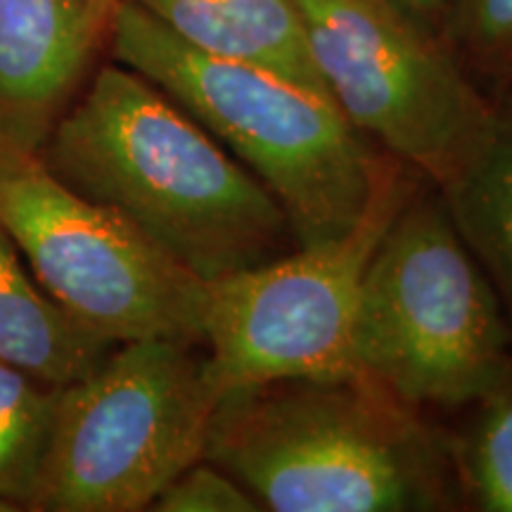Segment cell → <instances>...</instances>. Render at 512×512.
<instances>
[{
  "label": "cell",
  "mask_w": 512,
  "mask_h": 512,
  "mask_svg": "<svg viewBox=\"0 0 512 512\" xmlns=\"http://www.w3.org/2000/svg\"><path fill=\"white\" fill-rule=\"evenodd\" d=\"M38 155L67 188L114 211L204 283L299 249L264 183L121 64L100 69Z\"/></svg>",
  "instance_id": "obj_1"
},
{
  "label": "cell",
  "mask_w": 512,
  "mask_h": 512,
  "mask_svg": "<svg viewBox=\"0 0 512 512\" xmlns=\"http://www.w3.org/2000/svg\"><path fill=\"white\" fill-rule=\"evenodd\" d=\"M110 38L121 67L157 86L264 183L299 247L356 226L384 159L330 95L259 64L202 53L136 0H117Z\"/></svg>",
  "instance_id": "obj_2"
},
{
  "label": "cell",
  "mask_w": 512,
  "mask_h": 512,
  "mask_svg": "<svg viewBox=\"0 0 512 512\" xmlns=\"http://www.w3.org/2000/svg\"><path fill=\"white\" fill-rule=\"evenodd\" d=\"M204 460L275 512H403L444 505L425 432L368 375L226 392Z\"/></svg>",
  "instance_id": "obj_3"
},
{
  "label": "cell",
  "mask_w": 512,
  "mask_h": 512,
  "mask_svg": "<svg viewBox=\"0 0 512 512\" xmlns=\"http://www.w3.org/2000/svg\"><path fill=\"white\" fill-rule=\"evenodd\" d=\"M354 356L408 403L472 406L512 380L510 320L444 197H408L375 247Z\"/></svg>",
  "instance_id": "obj_4"
},
{
  "label": "cell",
  "mask_w": 512,
  "mask_h": 512,
  "mask_svg": "<svg viewBox=\"0 0 512 512\" xmlns=\"http://www.w3.org/2000/svg\"><path fill=\"white\" fill-rule=\"evenodd\" d=\"M219 399L200 344H117L91 375L62 387L31 510H150L166 486L204 458Z\"/></svg>",
  "instance_id": "obj_5"
},
{
  "label": "cell",
  "mask_w": 512,
  "mask_h": 512,
  "mask_svg": "<svg viewBox=\"0 0 512 512\" xmlns=\"http://www.w3.org/2000/svg\"><path fill=\"white\" fill-rule=\"evenodd\" d=\"M0 226L64 311L112 342L204 347L209 283L0 136Z\"/></svg>",
  "instance_id": "obj_6"
},
{
  "label": "cell",
  "mask_w": 512,
  "mask_h": 512,
  "mask_svg": "<svg viewBox=\"0 0 512 512\" xmlns=\"http://www.w3.org/2000/svg\"><path fill=\"white\" fill-rule=\"evenodd\" d=\"M411 195L401 166L384 162L368 209L347 233L209 283L204 347L221 396L268 382L363 375L354 356L361 285Z\"/></svg>",
  "instance_id": "obj_7"
},
{
  "label": "cell",
  "mask_w": 512,
  "mask_h": 512,
  "mask_svg": "<svg viewBox=\"0 0 512 512\" xmlns=\"http://www.w3.org/2000/svg\"><path fill=\"white\" fill-rule=\"evenodd\" d=\"M330 98L363 136L446 185L494 126L434 29L392 0H294Z\"/></svg>",
  "instance_id": "obj_8"
},
{
  "label": "cell",
  "mask_w": 512,
  "mask_h": 512,
  "mask_svg": "<svg viewBox=\"0 0 512 512\" xmlns=\"http://www.w3.org/2000/svg\"><path fill=\"white\" fill-rule=\"evenodd\" d=\"M117 0H0V136L38 152Z\"/></svg>",
  "instance_id": "obj_9"
},
{
  "label": "cell",
  "mask_w": 512,
  "mask_h": 512,
  "mask_svg": "<svg viewBox=\"0 0 512 512\" xmlns=\"http://www.w3.org/2000/svg\"><path fill=\"white\" fill-rule=\"evenodd\" d=\"M171 34L202 53L259 64L328 93L294 0H136Z\"/></svg>",
  "instance_id": "obj_10"
},
{
  "label": "cell",
  "mask_w": 512,
  "mask_h": 512,
  "mask_svg": "<svg viewBox=\"0 0 512 512\" xmlns=\"http://www.w3.org/2000/svg\"><path fill=\"white\" fill-rule=\"evenodd\" d=\"M114 347L117 342L86 328L38 285L0 226V361L67 387L91 375Z\"/></svg>",
  "instance_id": "obj_11"
},
{
  "label": "cell",
  "mask_w": 512,
  "mask_h": 512,
  "mask_svg": "<svg viewBox=\"0 0 512 512\" xmlns=\"http://www.w3.org/2000/svg\"><path fill=\"white\" fill-rule=\"evenodd\" d=\"M453 221L494 283L512 328V98L463 169L441 185Z\"/></svg>",
  "instance_id": "obj_12"
},
{
  "label": "cell",
  "mask_w": 512,
  "mask_h": 512,
  "mask_svg": "<svg viewBox=\"0 0 512 512\" xmlns=\"http://www.w3.org/2000/svg\"><path fill=\"white\" fill-rule=\"evenodd\" d=\"M62 387L0 361V501L31 510L55 432Z\"/></svg>",
  "instance_id": "obj_13"
},
{
  "label": "cell",
  "mask_w": 512,
  "mask_h": 512,
  "mask_svg": "<svg viewBox=\"0 0 512 512\" xmlns=\"http://www.w3.org/2000/svg\"><path fill=\"white\" fill-rule=\"evenodd\" d=\"M472 406L477 415L460 453L465 491L479 510L512 512V380Z\"/></svg>",
  "instance_id": "obj_14"
},
{
  "label": "cell",
  "mask_w": 512,
  "mask_h": 512,
  "mask_svg": "<svg viewBox=\"0 0 512 512\" xmlns=\"http://www.w3.org/2000/svg\"><path fill=\"white\" fill-rule=\"evenodd\" d=\"M155 512H256L259 501L245 484L209 460H197L150 505Z\"/></svg>",
  "instance_id": "obj_15"
},
{
  "label": "cell",
  "mask_w": 512,
  "mask_h": 512,
  "mask_svg": "<svg viewBox=\"0 0 512 512\" xmlns=\"http://www.w3.org/2000/svg\"><path fill=\"white\" fill-rule=\"evenodd\" d=\"M458 31L479 55L512 57V0H463Z\"/></svg>",
  "instance_id": "obj_16"
},
{
  "label": "cell",
  "mask_w": 512,
  "mask_h": 512,
  "mask_svg": "<svg viewBox=\"0 0 512 512\" xmlns=\"http://www.w3.org/2000/svg\"><path fill=\"white\" fill-rule=\"evenodd\" d=\"M396 8L418 19V22L425 24V27L434 29V22H437L441 12L448 5V0H392Z\"/></svg>",
  "instance_id": "obj_17"
},
{
  "label": "cell",
  "mask_w": 512,
  "mask_h": 512,
  "mask_svg": "<svg viewBox=\"0 0 512 512\" xmlns=\"http://www.w3.org/2000/svg\"><path fill=\"white\" fill-rule=\"evenodd\" d=\"M0 512H17V508H15V505H10V503H5V501H0Z\"/></svg>",
  "instance_id": "obj_18"
}]
</instances>
